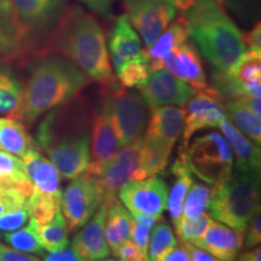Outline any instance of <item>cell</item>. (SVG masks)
I'll list each match as a JSON object with an SVG mask.
<instances>
[{
    "label": "cell",
    "mask_w": 261,
    "mask_h": 261,
    "mask_svg": "<svg viewBox=\"0 0 261 261\" xmlns=\"http://www.w3.org/2000/svg\"><path fill=\"white\" fill-rule=\"evenodd\" d=\"M4 240L12 249L18 252L44 255V249L38 238V224L33 218H29L28 224L24 227L22 226L17 230L6 232Z\"/></svg>",
    "instance_id": "obj_35"
},
{
    "label": "cell",
    "mask_w": 261,
    "mask_h": 261,
    "mask_svg": "<svg viewBox=\"0 0 261 261\" xmlns=\"http://www.w3.org/2000/svg\"><path fill=\"white\" fill-rule=\"evenodd\" d=\"M259 198L260 172L233 167L225 180L213 185L208 210L219 223L244 233Z\"/></svg>",
    "instance_id": "obj_5"
},
{
    "label": "cell",
    "mask_w": 261,
    "mask_h": 261,
    "mask_svg": "<svg viewBox=\"0 0 261 261\" xmlns=\"http://www.w3.org/2000/svg\"><path fill=\"white\" fill-rule=\"evenodd\" d=\"M212 196V188L210 184L202 181H192L190 189H189L187 196H185L184 203H182V211L180 218H197L201 215L210 204Z\"/></svg>",
    "instance_id": "obj_37"
},
{
    "label": "cell",
    "mask_w": 261,
    "mask_h": 261,
    "mask_svg": "<svg viewBox=\"0 0 261 261\" xmlns=\"http://www.w3.org/2000/svg\"><path fill=\"white\" fill-rule=\"evenodd\" d=\"M28 42V37L16 19L11 2L0 0V60L21 55Z\"/></svg>",
    "instance_id": "obj_23"
},
{
    "label": "cell",
    "mask_w": 261,
    "mask_h": 261,
    "mask_svg": "<svg viewBox=\"0 0 261 261\" xmlns=\"http://www.w3.org/2000/svg\"><path fill=\"white\" fill-rule=\"evenodd\" d=\"M100 108L112 122L120 148L140 138L148 126L150 108L138 91H129L116 80L103 85Z\"/></svg>",
    "instance_id": "obj_6"
},
{
    "label": "cell",
    "mask_w": 261,
    "mask_h": 261,
    "mask_svg": "<svg viewBox=\"0 0 261 261\" xmlns=\"http://www.w3.org/2000/svg\"><path fill=\"white\" fill-rule=\"evenodd\" d=\"M0 189H18L31 196L32 184L23 161L16 155L0 150Z\"/></svg>",
    "instance_id": "obj_31"
},
{
    "label": "cell",
    "mask_w": 261,
    "mask_h": 261,
    "mask_svg": "<svg viewBox=\"0 0 261 261\" xmlns=\"http://www.w3.org/2000/svg\"><path fill=\"white\" fill-rule=\"evenodd\" d=\"M29 218H31V213H29L28 205L2 214L0 215V230L5 232L17 230L25 225Z\"/></svg>",
    "instance_id": "obj_40"
},
{
    "label": "cell",
    "mask_w": 261,
    "mask_h": 261,
    "mask_svg": "<svg viewBox=\"0 0 261 261\" xmlns=\"http://www.w3.org/2000/svg\"><path fill=\"white\" fill-rule=\"evenodd\" d=\"M187 112L177 106H165L150 110L145 136L161 140L169 146H174L182 133Z\"/></svg>",
    "instance_id": "obj_20"
},
{
    "label": "cell",
    "mask_w": 261,
    "mask_h": 261,
    "mask_svg": "<svg viewBox=\"0 0 261 261\" xmlns=\"http://www.w3.org/2000/svg\"><path fill=\"white\" fill-rule=\"evenodd\" d=\"M151 230L146 250V261H162L163 257L177 246V238L173 233L171 225L162 217Z\"/></svg>",
    "instance_id": "obj_33"
},
{
    "label": "cell",
    "mask_w": 261,
    "mask_h": 261,
    "mask_svg": "<svg viewBox=\"0 0 261 261\" xmlns=\"http://www.w3.org/2000/svg\"><path fill=\"white\" fill-rule=\"evenodd\" d=\"M184 17L189 37L219 70H227L247 51L243 34L231 21L221 0H197Z\"/></svg>",
    "instance_id": "obj_4"
},
{
    "label": "cell",
    "mask_w": 261,
    "mask_h": 261,
    "mask_svg": "<svg viewBox=\"0 0 261 261\" xmlns=\"http://www.w3.org/2000/svg\"><path fill=\"white\" fill-rule=\"evenodd\" d=\"M0 237H2V236H0Z\"/></svg>",
    "instance_id": "obj_52"
},
{
    "label": "cell",
    "mask_w": 261,
    "mask_h": 261,
    "mask_svg": "<svg viewBox=\"0 0 261 261\" xmlns=\"http://www.w3.org/2000/svg\"><path fill=\"white\" fill-rule=\"evenodd\" d=\"M48 50L68 58L102 86L115 80L102 25L79 5L65 6L52 31Z\"/></svg>",
    "instance_id": "obj_1"
},
{
    "label": "cell",
    "mask_w": 261,
    "mask_h": 261,
    "mask_svg": "<svg viewBox=\"0 0 261 261\" xmlns=\"http://www.w3.org/2000/svg\"><path fill=\"white\" fill-rule=\"evenodd\" d=\"M189 33L184 17L178 18L173 23L168 25L163 31L160 37L154 41L151 46H149L145 51L146 60L150 70L161 69L162 58L168 55L175 47L180 46L185 41H188Z\"/></svg>",
    "instance_id": "obj_26"
},
{
    "label": "cell",
    "mask_w": 261,
    "mask_h": 261,
    "mask_svg": "<svg viewBox=\"0 0 261 261\" xmlns=\"http://www.w3.org/2000/svg\"><path fill=\"white\" fill-rule=\"evenodd\" d=\"M0 261H40V259L0 243Z\"/></svg>",
    "instance_id": "obj_44"
},
{
    "label": "cell",
    "mask_w": 261,
    "mask_h": 261,
    "mask_svg": "<svg viewBox=\"0 0 261 261\" xmlns=\"http://www.w3.org/2000/svg\"><path fill=\"white\" fill-rule=\"evenodd\" d=\"M243 40L247 50H261L260 22H257L246 35H243Z\"/></svg>",
    "instance_id": "obj_46"
},
{
    "label": "cell",
    "mask_w": 261,
    "mask_h": 261,
    "mask_svg": "<svg viewBox=\"0 0 261 261\" xmlns=\"http://www.w3.org/2000/svg\"><path fill=\"white\" fill-rule=\"evenodd\" d=\"M92 11L106 18L113 16V5L115 0H79Z\"/></svg>",
    "instance_id": "obj_43"
},
{
    "label": "cell",
    "mask_w": 261,
    "mask_h": 261,
    "mask_svg": "<svg viewBox=\"0 0 261 261\" xmlns=\"http://www.w3.org/2000/svg\"><path fill=\"white\" fill-rule=\"evenodd\" d=\"M149 71L150 69L145 51H142L138 56L117 68V81L125 89H132V87L137 89L139 85H142L146 80Z\"/></svg>",
    "instance_id": "obj_36"
},
{
    "label": "cell",
    "mask_w": 261,
    "mask_h": 261,
    "mask_svg": "<svg viewBox=\"0 0 261 261\" xmlns=\"http://www.w3.org/2000/svg\"><path fill=\"white\" fill-rule=\"evenodd\" d=\"M227 73L242 96L260 97L261 93V50H247Z\"/></svg>",
    "instance_id": "obj_24"
},
{
    "label": "cell",
    "mask_w": 261,
    "mask_h": 261,
    "mask_svg": "<svg viewBox=\"0 0 261 261\" xmlns=\"http://www.w3.org/2000/svg\"><path fill=\"white\" fill-rule=\"evenodd\" d=\"M91 83L79 68L62 55H48L33 64L22 87L21 102L11 119L34 122L45 113L70 102Z\"/></svg>",
    "instance_id": "obj_3"
},
{
    "label": "cell",
    "mask_w": 261,
    "mask_h": 261,
    "mask_svg": "<svg viewBox=\"0 0 261 261\" xmlns=\"http://www.w3.org/2000/svg\"><path fill=\"white\" fill-rule=\"evenodd\" d=\"M172 146L152 137H143L139 152L138 180L159 174L168 166Z\"/></svg>",
    "instance_id": "obj_28"
},
{
    "label": "cell",
    "mask_w": 261,
    "mask_h": 261,
    "mask_svg": "<svg viewBox=\"0 0 261 261\" xmlns=\"http://www.w3.org/2000/svg\"><path fill=\"white\" fill-rule=\"evenodd\" d=\"M246 238L243 240V246L246 249H252L257 247L261 242V212L260 205H257L256 210L248 221L246 230Z\"/></svg>",
    "instance_id": "obj_41"
},
{
    "label": "cell",
    "mask_w": 261,
    "mask_h": 261,
    "mask_svg": "<svg viewBox=\"0 0 261 261\" xmlns=\"http://www.w3.org/2000/svg\"><path fill=\"white\" fill-rule=\"evenodd\" d=\"M171 173L174 177V181H173L171 191L168 194L167 210L171 215L173 226L175 227L180 220L185 196L194 181L192 173L189 168L187 159H185V152L182 149H180L178 158L173 162Z\"/></svg>",
    "instance_id": "obj_25"
},
{
    "label": "cell",
    "mask_w": 261,
    "mask_h": 261,
    "mask_svg": "<svg viewBox=\"0 0 261 261\" xmlns=\"http://www.w3.org/2000/svg\"><path fill=\"white\" fill-rule=\"evenodd\" d=\"M99 261H119V260H114V259H103V260H99Z\"/></svg>",
    "instance_id": "obj_51"
},
{
    "label": "cell",
    "mask_w": 261,
    "mask_h": 261,
    "mask_svg": "<svg viewBox=\"0 0 261 261\" xmlns=\"http://www.w3.org/2000/svg\"><path fill=\"white\" fill-rule=\"evenodd\" d=\"M143 137L122 146L115 156L107 163L96 178L103 190L104 202L116 198L123 185L138 180L139 152Z\"/></svg>",
    "instance_id": "obj_12"
},
{
    "label": "cell",
    "mask_w": 261,
    "mask_h": 261,
    "mask_svg": "<svg viewBox=\"0 0 261 261\" xmlns=\"http://www.w3.org/2000/svg\"><path fill=\"white\" fill-rule=\"evenodd\" d=\"M120 150V144L109 117L102 108L92 114L90 139V162L84 173L97 177L102 168Z\"/></svg>",
    "instance_id": "obj_16"
},
{
    "label": "cell",
    "mask_w": 261,
    "mask_h": 261,
    "mask_svg": "<svg viewBox=\"0 0 261 261\" xmlns=\"http://www.w3.org/2000/svg\"><path fill=\"white\" fill-rule=\"evenodd\" d=\"M133 219L132 215L121 204L119 198H113L107 202V218H106V240L109 249L114 253L125 241L130 240Z\"/></svg>",
    "instance_id": "obj_27"
},
{
    "label": "cell",
    "mask_w": 261,
    "mask_h": 261,
    "mask_svg": "<svg viewBox=\"0 0 261 261\" xmlns=\"http://www.w3.org/2000/svg\"><path fill=\"white\" fill-rule=\"evenodd\" d=\"M22 87L14 71L0 65V114L10 117L16 112L21 102Z\"/></svg>",
    "instance_id": "obj_34"
},
{
    "label": "cell",
    "mask_w": 261,
    "mask_h": 261,
    "mask_svg": "<svg viewBox=\"0 0 261 261\" xmlns=\"http://www.w3.org/2000/svg\"><path fill=\"white\" fill-rule=\"evenodd\" d=\"M32 148H35L32 137L18 120L11 117L0 119V150L23 158Z\"/></svg>",
    "instance_id": "obj_29"
},
{
    "label": "cell",
    "mask_w": 261,
    "mask_h": 261,
    "mask_svg": "<svg viewBox=\"0 0 261 261\" xmlns=\"http://www.w3.org/2000/svg\"><path fill=\"white\" fill-rule=\"evenodd\" d=\"M142 51V41L128 17L125 14L119 16L109 37V52L115 70Z\"/></svg>",
    "instance_id": "obj_21"
},
{
    "label": "cell",
    "mask_w": 261,
    "mask_h": 261,
    "mask_svg": "<svg viewBox=\"0 0 261 261\" xmlns=\"http://www.w3.org/2000/svg\"><path fill=\"white\" fill-rule=\"evenodd\" d=\"M189 255H190V261H219L217 257L212 256L210 253L204 252L201 248L194 246V244L188 243Z\"/></svg>",
    "instance_id": "obj_48"
},
{
    "label": "cell",
    "mask_w": 261,
    "mask_h": 261,
    "mask_svg": "<svg viewBox=\"0 0 261 261\" xmlns=\"http://www.w3.org/2000/svg\"><path fill=\"white\" fill-rule=\"evenodd\" d=\"M225 117L254 144H261V119L237 100L224 102Z\"/></svg>",
    "instance_id": "obj_30"
},
{
    "label": "cell",
    "mask_w": 261,
    "mask_h": 261,
    "mask_svg": "<svg viewBox=\"0 0 261 261\" xmlns=\"http://www.w3.org/2000/svg\"><path fill=\"white\" fill-rule=\"evenodd\" d=\"M162 261H190L188 243H177V246L163 257Z\"/></svg>",
    "instance_id": "obj_47"
},
{
    "label": "cell",
    "mask_w": 261,
    "mask_h": 261,
    "mask_svg": "<svg viewBox=\"0 0 261 261\" xmlns=\"http://www.w3.org/2000/svg\"><path fill=\"white\" fill-rule=\"evenodd\" d=\"M42 261H83L73 248H63V249L48 252L47 255L44 256Z\"/></svg>",
    "instance_id": "obj_45"
},
{
    "label": "cell",
    "mask_w": 261,
    "mask_h": 261,
    "mask_svg": "<svg viewBox=\"0 0 261 261\" xmlns=\"http://www.w3.org/2000/svg\"><path fill=\"white\" fill-rule=\"evenodd\" d=\"M12 10L29 40L54 31L67 0H10Z\"/></svg>",
    "instance_id": "obj_13"
},
{
    "label": "cell",
    "mask_w": 261,
    "mask_h": 261,
    "mask_svg": "<svg viewBox=\"0 0 261 261\" xmlns=\"http://www.w3.org/2000/svg\"><path fill=\"white\" fill-rule=\"evenodd\" d=\"M219 128L231 150L232 158L236 159V165L233 167L260 172V146L254 144L252 140L241 133L225 116L220 120Z\"/></svg>",
    "instance_id": "obj_22"
},
{
    "label": "cell",
    "mask_w": 261,
    "mask_h": 261,
    "mask_svg": "<svg viewBox=\"0 0 261 261\" xmlns=\"http://www.w3.org/2000/svg\"><path fill=\"white\" fill-rule=\"evenodd\" d=\"M212 220H213V218L207 212H203L197 218H192V219L180 218L177 226L174 227L175 234L180 240V242L192 243L202 236L205 228L210 226Z\"/></svg>",
    "instance_id": "obj_38"
},
{
    "label": "cell",
    "mask_w": 261,
    "mask_h": 261,
    "mask_svg": "<svg viewBox=\"0 0 261 261\" xmlns=\"http://www.w3.org/2000/svg\"><path fill=\"white\" fill-rule=\"evenodd\" d=\"M191 244L210 253L219 261H234L243 248V233L219 221L212 220L202 236Z\"/></svg>",
    "instance_id": "obj_19"
},
{
    "label": "cell",
    "mask_w": 261,
    "mask_h": 261,
    "mask_svg": "<svg viewBox=\"0 0 261 261\" xmlns=\"http://www.w3.org/2000/svg\"><path fill=\"white\" fill-rule=\"evenodd\" d=\"M122 5L146 48L154 44L177 15L173 0H122Z\"/></svg>",
    "instance_id": "obj_10"
},
{
    "label": "cell",
    "mask_w": 261,
    "mask_h": 261,
    "mask_svg": "<svg viewBox=\"0 0 261 261\" xmlns=\"http://www.w3.org/2000/svg\"><path fill=\"white\" fill-rule=\"evenodd\" d=\"M182 150L192 174L210 185L225 180L233 168L231 150L218 132L198 137Z\"/></svg>",
    "instance_id": "obj_8"
},
{
    "label": "cell",
    "mask_w": 261,
    "mask_h": 261,
    "mask_svg": "<svg viewBox=\"0 0 261 261\" xmlns=\"http://www.w3.org/2000/svg\"><path fill=\"white\" fill-rule=\"evenodd\" d=\"M62 191L60 210L69 232L80 230L104 202L103 190L96 178L83 173L71 179Z\"/></svg>",
    "instance_id": "obj_9"
},
{
    "label": "cell",
    "mask_w": 261,
    "mask_h": 261,
    "mask_svg": "<svg viewBox=\"0 0 261 261\" xmlns=\"http://www.w3.org/2000/svg\"><path fill=\"white\" fill-rule=\"evenodd\" d=\"M22 159L32 184L28 198L29 213L38 225H42L60 211L61 175L50 160L44 158L37 148H32Z\"/></svg>",
    "instance_id": "obj_7"
},
{
    "label": "cell",
    "mask_w": 261,
    "mask_h": 261,
    "mask_svg": "<svg viewBox=\"0 0 261 261\" xmlns=\"http://www.w3.org/2000/svg\"><path fill=\"white\" fill-rule=\"evenodd\" d=\"M91 119L86 108L70 103L67 108L52 109L37 132V143L57 168L61 178L79 177L90 162Z\"/></svg>",
    "instance_id": "obj_2"
},
{
    "label": "cell",
    "mask_w": 261,
    "mask_h": 261,
    "mask_svg": "<svg viewBox=\"0 0 261 261\" xmlns=\"http://www.w3.org/2000/svg\"><path fill=\"white\" fill-rule=\"evenodd\" d=\"M113 254L114 256L119 259V261H144L142 252L132 240L125 241L120 244L119 248Z\"/></svg>",
    "instance_id": "obj_42"
},
{
    "label": "cell",
    "mask_w": 261,
    "mask_h": 261,
    "mask_svg": "<svg viewBox=\"0 0 261 261\" xmlns=\"http://www.w3.org/2000/svg\"><path fill=\"white\" fill-rule=\"evenodd\" d=\"M29 195L18 189H0V215L27 207Z\"/></svg>",
    "instance_id": "obj_39"
},
{
    "label": "cell",
    "mask_w": 261,
    "mask_h": 261,
    "mask_svg": "<svg viewBox=\"0 0 261 261\" xmlns=\"http://www.w3.org/2000/svg\"><path fill=\"white\" fill-rule=\"evenodd\" d=\"M137 90L150 110L165 106H184L195 93L188 84L163 69L150 70L146 80Z\"/></svg>",
    "instance_id": "obj_15"
},
{
    "label": "cell",
    "mask_w": 261,
    "mask_h": 261,
    "mask_svg": "<svg viewBox=\"0 0 261 261\" xmlns=\"http://www.w3.org/2000/svg\"><path fill=\"white\" fill-rule=\"evenodd\" d=\"M38 238L42 249L47 252H55L69 246V230L61 210L47 223L38 225Z\"/></svg>",
    "instance_id": "obj_32"
},
{
    "label": "cell",
    "mask_w": 261,
    "mask_h": 261,
    "mask_svg": "<svg viewBox=\"0 0 261 261\" xmlns=\"http://www.w3.org/2000/svg\"><path fill=\"white\" fill-rule=\"evenodd\" d=\"M196 2L197 0H173V3L177 6V9H180L182 11H187V10L190 9Z\"/></svg>",
    "instance_id": "obj_50"
},
{
    "label": "cell",
    "mask_w": 261,
    "mask_h": 261,
    "mask_svg": "<svg viewBox=\"0 0 261 261\" xmlns=\"http://www.w3.org/2000/svg\"><path fill=\"white\" fill-rule=\"evenodd\" d=\"M161 69H166L179 80L184 81L195 92L208 87L200 54L192 42L185 41L166 55L161 61Z\"/></svg>",
    "instance_id": "obj_17"
},
{
    "label": "cell",
    "mask_w": 261,
    "mask_h": 261,
    "mask_svg": "<svg viewBox=\"0 0 261 261\" xmlns=\"http://www.w3.org/2000/svg\"><path fill=\"white\" fill-rule=\"evenodd\" d=\"M107 218V202L98 207L92 218L75 234L71 248L79 254L83 261H99L109 256L104 227Z\"/></svg>",
    "instance_id": "obj_18"
},
{
    "label": "cell",
    "mask_w": 261,
    "mask_h": 261,
    "mask_svg": "<svg viewBox=\"0 0 261 261\" xmlns=\"http://www.w3.org/2000/svg\"><path fill=\"white\" fill-rule=\"evenodd\" d=\"M117 198L130 214L162 215L167 210V184L156 175L130 181L120 189Z\"/></svg>",
    "instance_id": "obj_11"
},
{
    "label": "cell",
    "mask_w": 261,
    "mask_h": 261,
    "mask_svg": "<svg viewBox=\"0 0 261 261\" xmlns=\"http://www.w3.org/2000/svg\"><path fill=\"white\" fill-rule=\"evenodd\" d=\"M185 104H187V108H185L187 117H185L184 129L181 133V149L188 148L192 136L197 130L210 128V127H218L220 120L225 116L223 99L212 87L198 91L197 93L195 92L194 96Z\"/></svg>",
    "instance_id": "obj_14"
},
{
    "label": "cell",
    "mask_w": 261,
    "mask_h": 261,
    "mask_svg": "<svg viewBox=\"0 0 261 261\" xmlns=\"http://www.w3.org/2000/svg\"><path fill=\"white\" fill-rule=\"evenodd\" d=\"M237 261H261V248L260 246L248 249L242 255L238 257Z\"/></svg>",
    "instance_id": "obj_49"
}]
</instances>
